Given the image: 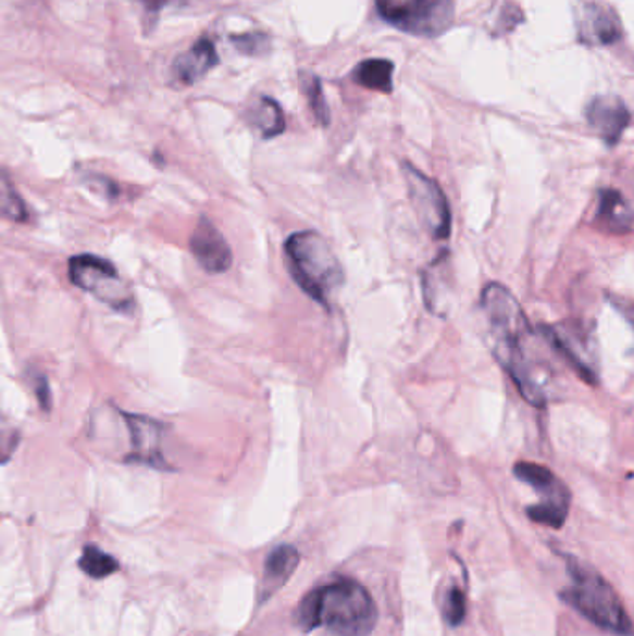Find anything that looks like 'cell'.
Masks as SVG:
<instances>
[{
  "mask_svg": "<svg viewBox=\"0 0 634 636\" xmlns=\"http://www.w3.org/2000/svg\"><path fill=\"white\" fill-rule=\"evenodd\" d=\"M78 565L91 578L109 577V575L120 570L117 560L114 557H110L109 553H104V551H101L96 546L84 547V553L80 560H78Z\"/></svg>",
  "mask_w": 634,
  "mask_h": 636,
  "instance_id": "obj_19",
  "label": "cell"
},
{
  "mask_svg": "<svg viewBox=\"0 0 634 636\" xmlns=\"http://www.w3.org/2000/svg\"><path fill=\"white\" fill-rule=\"evenodd\" d=\"M378 622V609L365 586L353 578L309 591L296 611V625L301 629L330 631L335 636H369Z\"/></svg>",
  "mask_w": 634,
  "mask_h": 636,
  "instance_id": "obj_2",
  "label": "cell"
},
{
  "mask_svg": "<svg viewBox=\"0 0 634 636\" xmlns=\"http://www.w3.org/2000/svg\"><path fill=\"white\" fill-rule=\"evenodd\" d=\"M380 17L402 33L437 38L455 21L452 0H376Z\"/></svg>",
  "mask_w": 634,
  "mask_h": 636,
  "instance_id": "obj_5",
  "label": "cell"
},
{
  "mask_svg": "<svg viewBox=\"0 0 634 636\" xmlns=\"http://www.w3.org/2000/svg\"><path fill=\"white\" fill-rule=\"evenodd\" d=\"M2 214L13 222H25L28 219L25 201L21 198L20 192L13 188L12 180L8 179V174L2 175Z\"/></svg>",
  "mask_w": 634,
  "mask_h": 636,
  "instance_id": "obj_20",
  "label": "cell"
},
{
  "mask_svg": "<svg viewBox=\"0 0 634 636\" xmlns=\"http://www.w3.org/2000/svg\"><path fill=\"white\" fill-rule=\"evenodd\" d=\"M288 269L300 289L314 302L330 308L345 282V271L326 238L314 232H298L285 242Z\"/></svg>",
  "mask_w": 634,
  "mask_h": 636,
  "instance_id": "obj_4",
  "label": "cell"
},
{
  "mask_svg": "<svg viewBox=\"0 0 634 636\" xmlns=\"http://www.w3.org/2000/svg\"><path fill=\"white\" fill-rule=\"evenodd\" d=\"M402 167L411 205L415 209L424 229L436 240L449 238L450 229H452V212L443 188L410 162H403Z\"/></svg>",
  "mask_w": 634,
  "mask_h": 636,
  "instance_id": "obj_8",
  "label": "cell"
},
{
  "mask_svg": "<svg viewBox=\"0 0 634 636\" xmlns=\"http://www.w3.org/2000/svg\"><path fill=\"white\" fill-rule=\"evenodd\" d=\"M233 46L237 47L238 51L250 57L257 54H264L269 51V38L263 34H246V36H231Z\"/></svg>",
  "mask_w": 634,
  "mask_h": 636,
  "instance_id": "obj_23",
  "label": "cell"
},
{
  "mask_svg": "<svg viewBox=\"0 0 634 636\" xmlns=\"http://www.w3.org/2000/svg\"><path fill=\"white\" fill-rule=\"evenodd\" d=\"M303 93L308 97L309 109L313 112L314 120L321 123L322 127L330 125V109H327L326 97L322 90L321 78L309 77L303 83Z\"/></svg>",
  "mask_w": 634,
  "mask_h": 636,
  "instance_id": "obj_21",
  "label": "cell"
},
{
  "mask_svg": "<svg viewBox=\"0 0 634 636\" xmlns=\"http://www.w3.org/2000/svg\"><path fill=\"white\" fill-rule=\"evenodd\" d=\"M513 475L539 495V502L526 508V515L545 527L560 528L570 514L571 494L549 467L534 462H519Z\"/></svg>",
  "mask_w": 634,
  "mask_h": 636,
  "instance_id": "obj_7",
  "label": "cell"
},
{
  "mask_svg": "<svg viewBox=\"0 0 634 636\" xmlns=\"http://www.w3.org/2000/svg\"><path fill=\"white\" fill-rule=\"evenodd\" d=\"M128 434H130V458L138 463H146L154 470H167L162 454V424L154 419L141 415H127Z\"/></svg>",
  "mask_w": 634,
  "mask_h": 636,
  "instance_id": "obj_12",
  "label": "cell"
},
{
  "mask_svg": "<svg viewBox=\"0 0 634 636\" xmlns=\"http://www.w3.org/2000/svg\"><path fill=\"white\" fill-rule=\"evenodd\" d=\"M248 122L251 127L263 136L264 140L276 138L285 133V116L282 107L272 97H261L248 110Z\"/></svg>",
  "mask_w": 634,
  "mask_h": 636,
  "instance_id": "obj_17",
  "label": "cell"
},
{
  "mask_svg": "<svg viewBox=\"0 0 634 636\" xmlns=\"http://www.w3.org/2000/svg\"><path fill=\"white\" fill-rule=\"evenodd\" d=\"M586 122L609 148H614L631 123V112L620 97L597 96L586 107Z\"/></svg>",
  "mask_w": 634,
  "mask_h": 636,
  "instance_id": "obj_11",
  "label": "cell"
},
{
  "mask_svg": "<svg viewBox=\"0 0 634 636\" xmlns=\"http://www.w3.org/2000/svg\"><path fill=\"white\" fill-rule=\"evenodd\" d=\"M445 620L449 622L452 627L463 624V620L468 616V598L463 590H460L458 586H452L447 599H445Z\"/></svg>",
  "mask_w": 634,
  "mask_h": 636,
  "instance_id": "obj_22",
  "label": "cell"
},
{
  "mask_svg": "<svg viewBox=\"0 0 634 636\" xmlns=\"http://www.w3.org/2000/svg\"><path fill=\"white\" fill-rule=\"evenodd\" d=\"M190 250L199 266L209 274H224L233 264L229 245L211 220L199 219L190 237Z\"/></svg>",
  "mask_w": 634,
  "mask_h": 636,
  "instance_id": "obj_10",
  "label": "cell"
},
{
  "mask_svg": "<svg viewBox=\"0 0 634 636\" xmlns=\"http://www.w3.org/2000/svg\"><path fill=\"white\" fill-rule=\"evenodd\" d=\"M219 64L220 57L214 41L203 38L175 59L172 65V75L183 86H192L201 78H206L207 73Z\"/></svg>",
  "mask_w": 634,
  "mask_h": 636,
  "instance_id": "obj_13",
  "label": "cell"
},
{
  "mask_svg": "<svg viewBox=\"0 0 634 636\" xmlns=\"http://www.w3.org/2000/svg\"><path fill=\"white\" fill-rule=\"evenodd\" d=\"M634 212L623 200L622 194L612 188L599 192V205L596 212V225L601 232L623 235L633 229Z\"/></svg>",
  "mask_w": 634,
  "mask_h": 636,
  "instance_id": "obj_14",
  "label": "cell"
},
{
  "mask_svg": "<svg viewBox=\"0 0 634 636\" xmlns=\"http://www.w3.org/2000/svg\"><path fill=\"white\" fill-rule=\"evenodd\" d=\"M300 562V553L293 546H279L264 562V594L272 596L287 583Z\"/></svg>",
  "mask_w": 634,
  "mask_h": 636,
  "instance_id": "obj_16",
  "label": "cell"
},
{
  "mask_svg": "<svg viewBox=\"0 0 634 636\" xmlns=\"http://www.w3.org/2000/svg\"><path fill=\"white\" fill-rule=\"evenodd\" d=\"M576 28L586 46H612L622 38L618 15L597 0H583L576 10Z\"/></svg>",
  "mask_w": 634,
  "mask_h": 636,
  "instance_id": "obj_9",
  "label": "cell"
},
{
  "mask_svg": "<svg viewBox=\"0 0 634 636\" xmlns=\"http://www.w3.org/2000/svg\"><path fill=\"white\" fill-rule=\"evenodd\" d=\"M70 277L78 289L90 292L99 302H103L117 313H125V315L133 313L136 303L135 295L109 259L88 255V253L71 258Z\"/></svg>",
  "mask_w": 634,
  "mask_h": 636,
  "instance_id": "obj_6",
  "label": "cell"
},
{
  "mask_svg": "<svg viewBox=\"0 0 634 636\" xmlns=\"http://www.w3.org/2000/svg\"><path fill=\"white\" fill-rule=\"evenodd\" d=\"M542 335H545L547 342L575 369L576 373L581 374V378L586 379L589 384H596V371L589 366L586 356L579 350L581 347L573 335L558 328V326H544Z\"/></svg>",
  "mask_w": 634,
  "mask_h": 636,
  "instance_id": "obj_15",
  "label": "cell"
},
{
  "mask_svg": "<svg viewBox=\"0 0 634 636\" xmlns=\"http://www.w3.org/2000/svg\"><path fill=\"white\" fill-rule=\"evenodd\" d=\"M495 360L510 374L519 392L536 408L547 404V391L531 358L532 329L518 298L502 283H487L481 296Z\"/></svg>",
  "mask_w": 634,
  "mask_h": 636,
  "instance_id": "obj_1",
  "label": "cell"
},
{
  "mask_svg": "<svg viewBox=\"0 0 634 636\" xmlns=\"http://www.w3.org/2000/svg\"><path fill=\"white\" fill-rule=\"evenodd\" d=\"M393 71L395 64L387 59H369L359 62L352 71L353 83L363 86L366 90L391 93Z\"/></svg>",
  "mask_w": 634,
  "mask_h": 636,
  "instance_id": "obj_18",
  "label": "cell"
},
{
  "mask_svg": "<svg viewBox=\"0 0 634 636\" xmlns=\"http://www.w3.org/2000/svg\"><path fill=\"white\" fill-rule=\"evenodd\" d=\"M565 560L571 585L558 594L560 599L581 612L599 629L609 631L612 635L633 636V620L629 618L622 599L607 583V578L575 557H568Z\"/></svg>",
  "mask_w": 634,
  "mask_h": 636,
  "instance_id": "obj_3",
  "label": "cell"
}]
</instances>
